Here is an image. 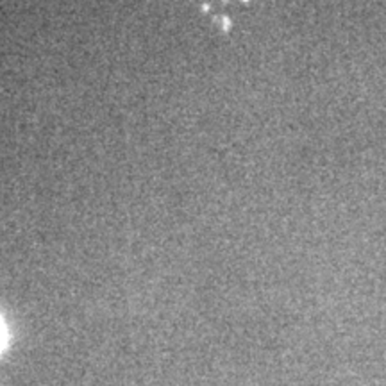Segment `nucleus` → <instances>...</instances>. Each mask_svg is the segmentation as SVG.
Returning a JSON list of instances; mask_svg holds the SVG:
<instances>
[{
	"label": "nucleus",
	"mask_w": 386,
	"mask_h": 386,
	"mask_svg": "<svg viewBox=\"0 0 386 386\" xmlns=\"http://www.w3.org/2000/svg\"><path fill=\"white\" fill-rule=\"evenodd\" d=\"M4 345H6V327H4V322L0 318V350L4 349Z\"/></svg>",
	"instance_id": "obj_1"
},
{
	"label": "nucleus",
	"mask_w": 386,
	"mask_h": 386,
	"mask_svg": "<svg viewBox=\"0 0 386 386\" xmlns=\"http://www.w3.org/2000/svg\"><path fill=\"white\" fill-rule=\"evenodd\" d=\"M224 29H229V20L227 18H224Z\"/></svg>",
	"instance_id": "obj_2"
},
{
	"label": "nucleus",
	"mask_w": 386,
	"mask_h": 386,
	"mask_svg": "<svg viewBox=\"0 0 386 386\" xmlns=\"http://www.w3.org/2000/svg\"><path fill=\"white\" fill-rule=\"evenodd\" d=\"M245 2H247V0H245Z\"/></svg>",
	"instance_id": "obj_3"
}]
</instances>
